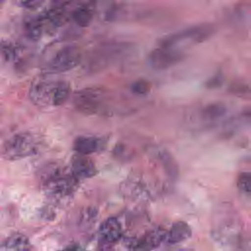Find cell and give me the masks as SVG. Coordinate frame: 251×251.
Returning a JSON list of instances; mask_svg holds the SVG:
<instances>
[{"mask_svg": "<svg viewBox=\"0 0 251 251\" xmlns=\"http://www.w3.org/2000/svg\"><path fill=\"white\" fill-rule=\"evenodd\" d=\"M71 95L70 83L64 79L52 78L49 75L34 78L28 89V98L36 106L59 107Z\"/></svg>", "mask_w": 251, "mask_h": 251, "instance_id": "1", "label": "cell"}, {"mask_svg": "<svg viewBox=\"0 0 251 251\" xmlns=\"http://www.w3.org/2000/svg\"><path fill=\"white\" fill-rule=\"evenodd\" d=\"M241 224L236 212L229 205H220L214 212L211 233L223 244H233L240 234Z\"/></svg>", "mask_w": 251, "mask_h": 251, "instance_id": "2", "label": "cell"}, {"mask_svg": "<svg viewBox=\"0 0 251 251\" xmlns=\"http://www.w3.org/2000/svg\"><path fill=\"white\" fill-rule=\"evenodd\" d=\"M39 147L37 136L29 131H21L8 137L0 145L3 159L15 161L35 154Z\"/></svg>", "mask_w": 251, "mask_h": 251, "instance_id": "3", "label": "cell"}, {"mask_svg": "<svg viewBox=\"0 0 251 251\" xmlns=\"http://www.w3.org/2000/svg\"><path fill=\"white\" fill-rule=\"evenodd\" d=\"M80 49L74 44L61 46L50 55L42 65L45 75H56L75 69L81 62Z\"/></svg>", "mask_w": 251, "mask_h": 251, "instance_id": "4", "label": "cell"}, {"mask_svg": "<svg viewBox=\"0 0 251 251\" xmlns=\"http://www.w3.org/2000/svg\"><path fill=\"white\" fill-rule=\"evenodd\" d=\"M214 33V26L210 24H201L167 35L160 40L159 46L176 48L184 42L200 43Z\"/></svg>", "mask_w": 251, "mask_h": 251, "instance_id": "5", "label": "cell"}, {"mask_svg": "<svg viewBox=\"0 0 251 251\" xmlns=\"http://www.w3.org/2000/svg\"><path fill=\"white\" fill-rule=\"evenodd\" d=\"M106 104L105 91L97 87H88L74 94V105L81 113L95 115L104 111Z\"/></svg>", "mask_w": 251, "mask_h": 251, "instance_id": "6", "label": "cell"}, {"mask_svg": "<svg viewBox=\"0 0 251 251\" xmlns=\"http://www.w3.org/2000/svg\"><path fill=\"white\" fill-rule=\"evenodd\" d=\"M183 58V53L176 48L158 46L149 54L148 64L152 69L162 71L176 65L182 61Z\"/></svg>", "mask_w": 251, "mask_h": 251, "instance_id": "7", "label": "cell"}, {"mask_svg": "<svg viewBox=\"0 0 251 251\" xmlns=\"http://www.w3.org/2000/svg\"><path fill=\"white\" fill-rule=\"evenodd\" d=\"M77 178L73 175H64L60 171L53 172L45 180V191L52 196L64 197L71 194L76 184Z\"/></svg>", "mask_w": 251, "mask_h": 251, "instance_id": "8", "label": "cell"}, {"mask_svg": "<svg viewBox=\"0 0 251 251\" xmlns=\"http://www.w3.org/2000/svg\"><path fill=\"white\" fill-rule=\"evenodd\" d=\"M97 0H79L77 5L71 13L73 21L80 27H86L95 16Z\"/></svg>", "mask_w": 251, "mask_h": 251, "instance_id": "9", "label": "cell"}, {"mask_svg": "<svg viewBox=\"0 0 251 251\" xmlns=\"http://www.w3.org/2000/svg\"><path fill=\"white\" fill-rule=\"evenodd\" d=\"M167 232L161 227H155L147 231L141 238L131 241L130 245L144 251H151L157 248L165 239Z\"/></svg>", "mask_w": 251, "mask_h": 251, "instance_id": "10", "label": "cell"}, {"mask_svg": "<svg viewBox=\"0 0 251 251\" xmlns=\"http://www.w3.org/2000/svg\"><path fill=\"white\" fill-rule=\"evenodd\" d=\"M96 168L91 159L86 155L77 154L72 159V174L78 178L91 177L96 174Z\"/></svg>", "mask_w": 251, "mask_h": 251, "instance_id": "11", "label": "cell"}, {"mask_svg": "<svg viewBox=\"0 0 251 251\" xmlns=\"http://www.w3.org/2000/svg\"><path fill=\"white\" fill-rule=\"evenodd\" d=\"M104 146V140L97 136L81 135L74 141V150L80 155H89L101 150Z\"/></svg>", "mask_w": 251, "mask_h": 251, "instance_id": "12", "label": "cell"}, {"mask_svg": "<svg viewBox=\"0 0 251 251\" xmlns=\"http://www.w3.org/2000/svg\"><path fill=\"white\" fill-rule=\"evenodd\" d=\"M100 236L107 242H116L123 235V228L116 218H108L99 227Z\"/></svg>", "mask_w": 251, "mask_h": 251, "instance_id": "13", "label": "cell"}, {"mask_svg": "<svg viewBox=\"0 0 251 251\" xmlns=\"http://www.w3.org/2000/svg\"><path fill=\"white\" fill-rule=\"evenodd\" d=\"M191 236L190 226L182 221L176 222L169 232L166 234V241L171 244H176L182 242Z\"/></svg>", "mask_w": 251, "mask_h": 251, "instance_id": "14", "label": "cell"}, {"mask_svg": "<svg viewBox=\"0 0 251 251\" xmlns=\"http://www.w3.org/2000/svg\"><path fill=\"white\" fill-rule=\"evenodd\" d=\"M44 25L45 24L41 16L28 18L25 23V31L26 36L32 41H37L42 35Z\"/></svg>", "mask_w": 251, "mask_h": 251, "instance_id": "15", "label": "cell"}, {"mask_svg": "<svg viewBox=\"0 0 251 251\" xmlns=\"http://www.w3.org/2000/svg\"><path fill=\"white\" fill-rule=\"evenodd\" d=\"M4 247L7 251H29L30 244L25 234L14 233L6 239Z\"/></svg>", "mask_w": 251, "mask_h": 251, "instance_id": "16", "label": "cell"}, {"mask_svg": "<svg viewBox=\"0 0 251 251\" xmlns=\"http://www.w3.org/2000/svg\"><path fill=\"white\" fill-rule=\"evenodd\" d=\"M226 112V108L222 103H213L204 107L201 111V117L206 122H215L222 118Z\"/></svg>", "mask_w": 251, "mask_h": 251, "instance_id": "17", "label": "cell"}, {"mask_svg": "<svg viewBox=\"0 0 251 251\" xmlns=\"http://www.w3.org/2000/svg\"><path fill=\"white\" fill-rule=\"evenodd\" d=\"M130 90L136 95H145L150 91V83L145 79H138L132 82Z\"/></svg>", "mask_w": 251, "mask_h": 251, "instance_id": "18", "label": "cell"}, {"mask_svg": "<svg viewBox=\"0 0 251 251\" xmlns=\"http://www.w3.org/2000/svg\"><path fill=\"white\" fill-rule=\"evenodd\" d=\"M237 187L243 192H251V173L243 172L237 177Z\"/></svg>", "mask_w": 251, "mask_h": 251, "instance_id": "19", "label": "cell"}, {"mask_svg": "<svg viewBox=\"0 0 251 251\" xmlns=\"http://www.w3.org/2000/svg\"><path fill=\"white\" fill-rule=\"evenodd\" d=\"M46 0H20V5L28 10L39 8Z\"/></svg>", "mask_w": 251, "mask_h": 251, "instance_id": "20", "label": "cell"}, {"mask_svg": "<svg viewBox=\"0 0 251 251\" xmlns=\"http://www.w3.org/2000/svg\"><path fill=\"white\" fill-rule=\"evenodd\" d=\"M221 83H222V76L218 75L208 80L207 86L210 88H215V87H218L219 85H221Z\"/></svg>", "mask_w": 251, "mask_h": 251, "instance_id": "21", "label": "cell"}, {"mask_svg": "<svg viewBox=\"0 0 251 251\" xmlns=\"http://www.w3.org/2000/svg\"><path fill=\"white\" fill-rule=\"evenodd\" d=\"M62 251H82V249L78 245L73 244V245H70V246L64 248Z\"/></svg>", "mask_w": 251, "mask_h": 251, "instance_id": "22", "label": "cell"}, {"mask_svg": "<svg viewBox=\"0 0 251 251\" xmlns=\"http://www.w3.org/2000/svg\"><path fill=\"white\" fill-rule=\"evenodd\" d=\"M178 251H191V250H188V249H180Z\"/></svg>", "mask_w": 251, "mask_h": 251, "instance_id": "23", "label": "cell"}, {"mask_svg": "<svg viewBox=\"0 0 251 251\" xmlns=\"http://www.w3.org/2000/svg\"><path fill=\"white\" fill-rule=\"evenodd\" d=\"M4 1H5V0H0V6H1V5L4 3Z\"/></svg>", "mask_w": 251, "mask_h": 251, "instance_id": "24", "label": "cell"}]
</instances>
